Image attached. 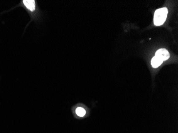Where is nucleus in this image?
I'll return each mask as SVG.
<instances>
[{
	"instance_id": "2",
	"label": "nucleus",
	"mask_w": 178,
	"mask_h": 133,
	"mask_svg": "<svg viewBox=\"0 0 178 133\" xmlns=\"http://www.w3.org/2000/svg\"><path fill=\"white\" fill-rule=\"evenodd\" d=\"M155 56L163 61L170 58V53L165 48H161L156 52Z\"/></svg>"
},
{
	"instance_id": "1",
	"label": "nucleus",
	"mask_w": 178,
	"mask_h": 133,
	"mask_svg": "<svg viewBox=\"0 0 178 133\" xmlns=\"http://www.w3.org/2000/svg\"><path fill=\"white\" fill-rule=\"evenodd\" d=\"M168 13L166 8L159 9L156 10L154 14V22L156 26H161L165 21Z\"/></svg>"
},
{
	"instance_id": "3",
	"label": "nucleus",
	"mask_w": 178,
	"mask_h": 133,
	"mask_svg": "<svg viewBox=\"0 0 178 133\" xmlns=\"http://www.w3.org/2000/svg\"><path fill=\"white\" fill-rule=\"evenodd\" d=\"M23 3L30 11H34L35 10V1L34 0H24Z\"/></svg>"
},
{
	"instance_id": "4",
	"label": "nucleus",
	"mask_w": 178,
	"mask_h": 133,
	"mask_svg": "<svg viewBox=\"0 0 178 133\" xmlns=\"http://www.w3.org/2000/svg\"><path fill=\"white\" fill-rule=\"evenodd\" d=\"M163 61L161 60V59L155 56L152 59V61H151V64H152V66L153 68H156L160 66V65L163 63Z\"/></svg>"
},
{
	"instance_id": "5",
	"label": "nucleus",
	"mask_w": 178,
	"mask_h": 133,
	"mask_svg": "<svg viewBox=\"0 0 178 133\" xmlns=\"http://www.w3.org/2000/svg\"><path fill=\"white\" fill-rule=\"evenodd\" d=\"M76 113L79 117H83L86 115V111L85 109L82 107H78L76 109Z\"/></svg>"
}]
</instances>
